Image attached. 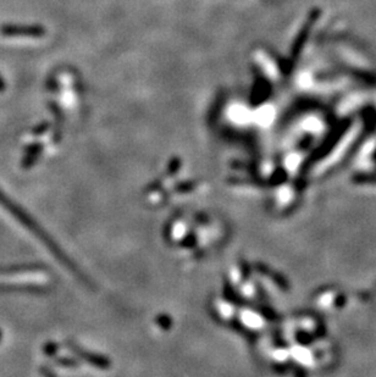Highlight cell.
I'll return each instance as SVG.
<instances>
[{"label": "cell", "instance_id": "6da1fadb", "mask_svg": "<svg viewBox=\"0 0 376 377\" xmlns=\"http://www.w3.org/2000/svg\"><path fill=\"white\" fill-rule=\"evenodd\" d=\"M0 205H2L5 210H8V212H9L14 218H18V222H20L21 224H24V226L26 227L30 232H32V234H34L36 237H37L38 240H40V242L46 246V248H48V250L50 252L55 258H56L58 262H62V264L65 266L70 272H72L74 275L80 280V281L84 282V284L90 286V281H88L87 277L84 275V272L80 270L78 266L74 264L72 260L68 258V255H66L65 252H64L62 249L60 248L56 243H55V240H52L50 236L46 234V230H44L43 227L40 226V224H38L37 221H36L34 218H33L32 216L26 212V210L22 209L20 205L16 204L14 200H11L9 196L2 192V190H0Z\"/></svg>", "mask_w": 376, "mask_h": 377}, {"label": "cell", "instance_id": "7a4b0ae2", "mask_svg": "<svg viewBox=\"0 0 376 377\" xmlns=\"http://www.w3.org/2000/svg\"><path fill=\"white\" fill-rule=\"evenodd\" d=\"M65 344L68 346V350L74 354V356L78 358L81 362H87V364L93 365V366L98 368H108L110 365V362L106 358L103 356H99V354L92 353V352H88L86 349L82 348L78 343H76L72 340H66Z\"/></svg>", "mask_w": 376, "mask_h": 377}, {"label": "cell", "instance_id": "3957f363", "mask_svg": "<svg viewBox=\"0 0 376 377\" xmlns=\"http://www.w3.org/2000/svg\"><path fill=\"white\" fill-rule=\"evenodd\" d=\"M0 32L5 37H31L40 38L46 34V28L38 24L33 26H22V24H5L2 27Z\"/></svg>", "mask_w": 376, "mask_h": 377}, {"label": "cell", "instance_id": "277c9868", "mask_svg": "<svg viewBox=\"0 0 376 377\" xmlns=\"http://www.w3.org/2000/svg\"><path fill=\"white\" fill-rule=\"evenodd\" d=\"M44 150V144L42 142H34L28 144L24 148V154L21 159V168L24 170H30L37 164L40 160V155Z\"/></svg>", "mask_w": 376, "mask_h": 377}, {"label": "cell", "instance_id": "5b68a950", "mask_svg": "<svg viewBox=\"0 0 376 377\" xmlns=\"http://www.w3.org/2000/svg\"><path fill=\"white\" fill-rule=\"evenodd\" d=\"M2 292H21V293H34V294H43L48 290V288L40 284H0Z\"/></svg>", "mask_w": 376, "mask_h": 377}, {"label": "cell", "instance_id": "8992f818", "mask_svg": "<svg viewBox=\"0 0 376 377\" xmlns=\"http://www.w3.org/2000/svg\"><path fill=\"white\" fill-rule=\"evenodd\" d=\"M46 268L42 264H18L9 266H0V275H18L26 272H40Z\"/></svg>", "mask_w": 376, "mask_h": 377}, {"label": "cell", "instance_id": "52a82bcc", "mask_svg": "<svg viewBox=\"0 0 376 377\" xmlns=\"http://www.w3.org/2000/svg\"><path fill=\"white\" fill-rule=\"evenodd\" d=\"M48 108L50 109V112H52V116H54V118H55V126H54V131H52V140L55 144H58L62 138V121H64L62 109L55 102H49Z\"/></svg>", "mask_w": 376, "mask_h": 377}, {"label": "cell", "instance_id": "ba28073f", "mask_svg": "<svg viewBox=\"0 0 376 377\" xmlns=\"http://www.w3.org/2000/svg\"><path fill=\"white\" fill-rule=\"evenodd\" d=\"M54 362L60 368H77L80 366V359L78 358L72 356H55Z\"/></svg>", "mask_w": 376, "mask_h": 377}, {"label": "cell", "instance_id": "9c48e42d", "mask_svg": "<svg viewBox=\"0 0 376 377\" xmlns=\"http://www.w3.org/2000/svg\"><path fill=\"white\" fill-rule=\"evenodd\" d=\"M42 350L46 356L54 359V358L58 356V352H59V344H58L56 342H54V340H48V342H46V344L43 346Z\"/></svg>", "mask_w": 376, "mask_h": 377}, {"label": "cell", "instance_id": "30bf717a", "mask_svg": "<svg viewBox=\"0 0 376 377\" xmlns=\"http://www.w3.org/2000/svg\"><path fill=\"white\" fill-rule=\"evenodd\" d=\"M49 130H50V122L49 121H43V122L38 124L37 126L33 127L31 134L34 136V137H40V136L46 134Z\"/></svg>", "mask_w": 376, "mask_h": 377}, {"label": "cell", "instance_id": "8fae6325", "mask_svg": "<svg viewBox=\"0 0 376 377\" xmlns=\"http://www.w3.org/2000/svg\"><path fill=\"white\" fill-rule=\"evenodd\" d=\"M40 372L42 374L43 376H49V377L56 376V372H55L52 368H49L48 365H42L40 368Z\"/></svg>", "mask_w": 376, "mask_h": 377}, {"label": "cell", "instance_id": "7c38bea8", "mask_svg": "<svg viewBox=\"0 0 376 377\" xmlns=\"http://www.w3.org/2000/svg\"><path fill=\"white\" fill-rule=\"evenodd\" d=\"M48 88L50 90H58V83L55 80H49L48 81Z\"/></svg>", "mask_w": 376, "mask_h": 377}, {"label": "cell", "instance_id": "4fadbf2b", "mask_svg": "<svg viewBox=\"0 0 376 377\" xmlns=\"http://www.w3.org/2000/svg\"><path fill=\"white\" fill-rule=\"evenodd\" d=\"M4 90H5V82L2 81V78L0 77V92H2Z\"/></svg>", "mask_w": 376, "mask_h": 377}, {"label": "cell", "instance_id": "5bb4252c", "mask_svg": "<svg viewBox=\"0 0 376 377\" xmlns=\"http://www.w3.org/2000/svg\"><path fill=\"white\" fill-rule=\"evenodd\" d=\"M2 330H0V340H2Z\"/></svg>", "mask_w": 376, "mask_h": 377}]
</instances>
